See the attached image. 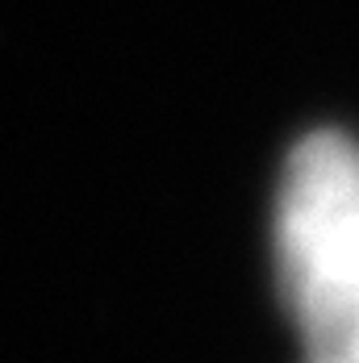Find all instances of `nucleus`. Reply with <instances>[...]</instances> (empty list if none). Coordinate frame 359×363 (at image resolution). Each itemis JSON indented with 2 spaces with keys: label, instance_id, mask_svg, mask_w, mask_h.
I'll list each match as a JSON object with an SVG mask.
<instances>
[{
  "label": "nucleus",
  "instance_id": "nucleus-2",
  "mask_svg": "<svg viewBox=\"0 0 359 363\" xmlns=\"http://www.w3.org/2000/svg\"><path fill=\"white\" fill-rule=\"evenodd\" d=\"M314 363H359L355 347H334V351H314Z\"/></svg>",
  "mask_w": 359,
  "mask_h": 363
},
{
  "label": "nucleus",
  "instance_id": "nucleus-1",
  "mask_svg": "<svg viewBox=\"0 0 359 363\" xmlns=\"http://www.w3.org/2000/svg\"><path fill=\"white\" fill-rule=\"evenodd\" d=\"M280 276L314 351L359 338V146L334 130L292 150L280 188Z\"/></svg>",
  "mask_w": 359,
  "mask_h": 363
},
{
  "label": "nucleus",
  "instance_id": "nucleus-3",
  "mask_svg": "<svg viewBox=\"0 0 359 363\" xmlns=\"http://www.w3.org/2000/svg\"><path fill=\"white\" fill-rule=\"evenodd\" d=\"M351 347H355V351H359V338H355V342H351Z\"/></svg>",
  "mask_w": 359,
  "mask_h": 363
}]
</instances>
